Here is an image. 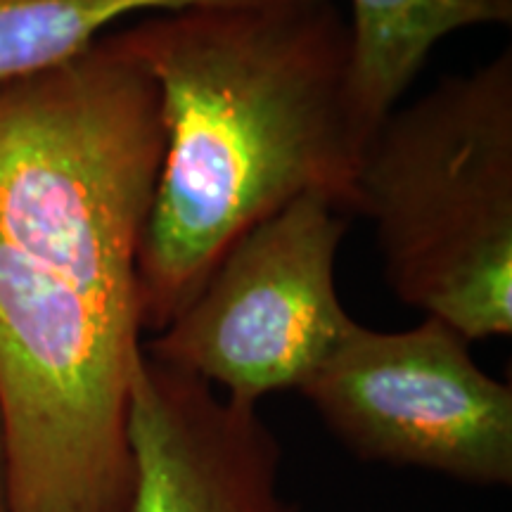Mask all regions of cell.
Returning <instances> with one entry per match:
<instances>
[{
  "label": "cell",
  "mask_w": 512,
  "mask_h": 512,
  "mask_svg": "<svg viewBox=\"0 0 512 512\" xmlns=\"http://www.w3.org/2000/svg\"><path fill=\"white\" fill-rule=\"evenodd\" d=\"M159 93L107 31L0 88V432L12 512H128Z\"/></svg>",
  "instance_id": "6da1fadb"
},
{
  "label": "cell",
  "mask_w": 512,
  "mask_h": 512,
  "mask_svg": "<svg viewBox=\"0 0 512 512\" xmlns=\"http://www.w3.org/2000/svg\"><path fill=\"white\" fill-rule=\"evenodd\" d=\"M159 93L164 155L138 254L143 332L192 302L235 240L306 192L351 211L361 159L335 0L152 12L114 29Z\"/></svg>",
  "instance_id": "7a4b0ae2"
},
{
  "label": "cell",
  "mask_w": 512,
  "mask_h": 512,
  "mask_svg": "<svg viewBox=\"0 0 512 512\" xmlns=\"http://www.w3.org/2000/svg\"><path fill=\"white\" fill-rule=\"evenodd\" d=\"M351 211L396 299L467 342L512 332V50L396 107L363 147Z\"/></svg>",
  "instance_id": "3957f363"
},
{
  "label": "cell",
  "mask_w": 512,
  "mask_h": 512,
  "mask_svg": "<svg viewBox=\"0 0 512 512\" xmlns=\"http://www.w3.org/2000/svg\"><path fill=\"white\" fill-rule=\"evenodd\" d=\"M344 209L306 192L228 247L192 302L143 351L235 401L302 392L356 320L339 302Z\"/></svg>",
  "instance_id": "277c9868"
},
{
  "label": "cell",
  "mask_w": 512,
  "mask_h": 512,
  "mask_svg": "<svg viewBox=\"0 0 512 512\" xmlns=\"http://www.w3.org/2000/svg\"><path fill=\"white\" fill-rule=\"evenodd\" d=\"M302 394L370 463L420 467L477 486L512 482V389L477 366L437 318L411 330L354 325Z\"/></svg>",
  "instance_id": "5b68a950"
},
{
  "label": "cell",
  "mask_w": 512,
  "mask_h": 512,
  "mask_svg": "<svg viewBox=\"0 0 512 512\" xmlns=\"http://www.w3.org/2000/svg\"><path fill=\"white\" fill-rule=\"evenodd\" d=\"M136 491L128 512H294L283 451L259 406L143 351L128 408Z\"/></svg>",
  "instance_id": "8992f818"
},
{
  "label": "cell",
  "mask_w": 512,
  "mask_h": 512,
  "mask_svg": "<svg viewBox=\"0 0 512 512\" xmlns=\"http://www.w3.org/2000/svg\"><path fill=\"white\" fill-rule=\"evenodd\" d=\"M510 22L512 0H351L349 100L361 147L396 110L439 41Z\"/></svg>",
  "instance_id": "52a82bcc"
},
{
  "label": "cell",
  "mask_w": 512,
  "mask_h": 512,
  "mask_svg": "<svg viewBox=\"0 0 512 512\" xmlns=\"http://www.w3.org/2000/svg\"><path fill=\"white\" fill-rule=\"evenodd\" d=\"M261 0H0V88L79 57L119 19Z\"/></svg>",
  "instance_id": "ba28073f"
},
{
  "label": "cell",
  "mask_w": 512,
  "mask_h": 512,
  "mask_svg": "<svg viewBox=\"0 0 512 512\" xmlns=\"http://www.w3.org/2000/svg\"><path fill=\"white\" fill-rule=\"evenodd\" d=\"M0 512H12L8 482H5V458H3V432H0Z\"/></svg>",
  "instance_id": "9c48e42d"
}]
</instances>
